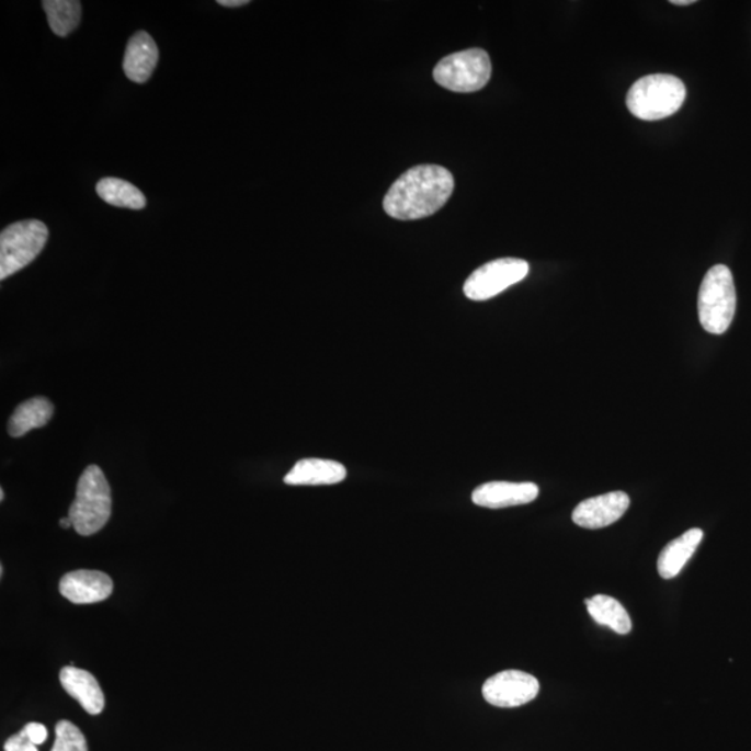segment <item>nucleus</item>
Segmentation results:
<instances>
[{
    "label": "nucleus",
    "mask_w": 751,
    "mask_h": 751,
    "mask_svg": "<svg viewBox=\"0 0 751 751\" xmlns=\"http://www.w3.org/2000/svg\"><path fill=\"white\" fill-rule=\"evenodd\" d=\"M454 186L453 173L443 166H417L391 185L383 200V209L397 220L424 219L447 204Z\"/></svg>",
    "instance_id": "1"
},
{
    "label": "nucleus",
    "mask_w": 751,
    "mask_h": 751,
    "mask_svg": "<svg viewBox=\"0 0 751 751\" xmlns=\"http://www.w3.org/2000/svg\"><path fill=\"white\" fill-rule=\"evenodd\" d=\"M686 100V87L671 75H651L630 87L626 105L640 121L656 122L675 115Z\"/></svg>",
    "instance_id": "2"
},
{
    "label": "nucleus",
    "mask_w": 751,
    "mask_h": 751,
    "mask_svg": "<svg viewBox=\"0 0 751 751\" xmlns=\"http://www.w3.org/2000/svg\"><path fill=\"white\" fill-rule=\"evenodd\" d=\"M111 486L100 466L90 465L81 475L76 499L70 507L72 527L81 536L95 535L111 520Z\"/></svg>",
    "instance_id": "3"
},
{
    "label": "nucleus",
    "mask_w": 751,
    "mask_h": 751,
    "mask_svg": "<svg viewBox=\"0 0 751 751\" xmlns=\"http://www.w3.org/2000/svg\"><path fill=\"white\" fill-rule=\"evenodd\" d=\"M697 308L698 319L708 333L724 334L729 329L737 312V288L728 266L709 269L698 292Z\"/></svg>",
    "instance_id": "4"
},
{
    "label": "nucleus",
    "mask_w": 751,
    "mask_h": 751,
    "mask_svg": "<svg viewBox=\"0 0 751 751\" xmlns=\"http://www.w3.org/2000/svg\"><path fill=\"white\" fill-rule=\"evenodd\" d=\"M45 223L29 219L10 225L0 235V278L7 280L34 262L48 241Z\"/></svg>",
    "instance_id": "5"
},
{
    "label": "nucleus",
    "mask_w": 751,
    "mask_h": 751,
    "mask_svg": "<svg viewBox=\"0 0 751 751\" xmlns=\"http://www.w3.org/2000/svg\"><path fill=\"white\" fill-rule=\"evenodd\" d=\"M433 77L445 90L459 93L480 91L491 77L490 56L478 48L457 52L439 61Z\"/></svg>",
    "instance_id": "6"
},
{
    "label": "nucleus",
    "mask_w": 751,
    "mask_h": 751,
    "mask_svg": "<svg viewBox=\"0 0 751 751\" xmlns=\"http://www.w3.org/2000/svg\"><path fill=\"white\" fill-rule=\"evenodd\" d=\"M530 273V263L517 258H501L476 269L464 284L466 297L487 300L522 282Z\"/></svg>",
    "instance_id": "7"
},
{
    "label": "nucleus",
    "mask_w": 751,
    "mask_h": 751,
    "mask_svg": "<svg viewBox=\"0 0 751 751\" xmlns=\"http://www.w3.org/2000/svg\"><path fill=\"white\" fill-rule=\"evenodd\" d=\"M541 683L531 673L509 670L497 673L485 682L481 693L491 706L515 708L535 701Z\"/></svg>",
    "instance_id": "8"
},
{
    "label": "nucleus",
    "mask_w": 751,
    "mask_h": 751,
    "mask_svg": "<svg viewBox=\"0 0 751 751\" xmlns=\"http://www.w3.org/2000/svg\"><path fill=\"white\" fill-rule=\"evenodd\" d=\"M629 505L628 494L624 491H611L580 502L572 512V521L584 530H603L619 521Z\"/></svg>",
    "instance_id": "9"
},
{
    "label": "nucleus",
    "mask_w": 751,
    "mask_h": 751,
    "mask_svg": "<svg viewBox=\"0 0 751 751\" xmlns=\"http://www.w3.org/2000/svg\"><path fill=\"white\" fill-rule=\"evenodd\" d=\"M538 496V487L531 481L512 483V481H490L475 489L474 504L489 510L509 509V507L531 504Z\"/></svg>",
    "instance_id": "10"
},
{
    "label": "nucleus",
    "mask_w": 751,
    "mask_h": 751,
    "mask_svg": "<svg viewBox=\"0 0 751 751\" xmlns=\"http://www.w3.org/2000/svg\"><path fill=\"white\" fill-rule=\"evenodd\" d=\"M61 595L75 604H93L111 598L113 582L109 574L80 569L65 574L60 580Z\"/></svg>",
    "instance_id": "11"
},
{
    "label": "nucleus",
    "mask_w": 751,
    "mask_h": 751,
    "mask_svg": "<svg viewBox=\"0 0 751 751\" xmlns=\"http://www.w3.org/2000/svg\"><path fill=\"white\" fill-rule=\"evenodd\" d=\"M159 60V50L152 36L147 31H138L128 41L124 55L123 69L128 80L144 84L147 82Z\"/></svg>",
    "instance_id": "12"
},
{
    "label": "nucleus",
    "mask_w": 751,
    "mask_h": 751,
    "mask_svg": "<svg viewBox=\"0 0 751 751\" xmlns=\"http://www.w3.org/2000/svg\"><path fill=\"white\" fill-rule=\"evenodd\" d=\"M60 683L91 716H98L105 708V696L92 673L71 665L65 667L60 671Z\"/></svg>",
    "instance_id": "13"
},
{
    "label": "nucleus",
    "mask_w": 751,
    "mask_h": 751,
    "mask_svg": "<svg viewBox=\"0 0 751 751\" xmlns=\"http://www.w3.org/2000/svg\"><path fill=\"white\" fill-rule=\"evenodd\" d=\"M346 478L343 464L331 459L307 458L294 465L284 478L288 486H330L341 483Z\"/></svg>",
    "instance_id": "14"
},
{
    "label": "nucleus",
    "mask_w": 751,
    "mask_h": 751,
    "mask_svg": "<svg viewBox=\"0 0 751 751\" xmlns=\"http://www.w3.org/2000/svg\"><path fill=\"white\" fill-rule=\"evenodd\" d=\"M703 536L702 530H691L670 544H667L664 550L660 554L659 561H657L660 577L662 579L676 578L683 567L686 566L689 559L696 553L697 547L701 546Z\"/></svg>",
    "instance_id": "15"
},
{
    "label": "nucleus",
    "mask_w": 751,
    "mask_h": 751,
    "mask_svg": "<svg viewBox=\"0 0 751 751\" xmlns=\"http://www.w3.org/2000/svg\"><path fill=\"white\" fill-rule=\"evenodd\" d=\"M54 416V406L45 397H35L15 408L10 418L8 432L12 437H23L33 429L44 428Z\"/></svg>",
    "instance_id": "16"
},
{
    "label": "nucleus",
    "mask_w": 751,
    "mask_h": 751,
    "mask_svg": "<svg viewBox=\"0 0 751 751\" xmlns=\"http://www.w3.org/2000/svg\"><path fill=\"white\" fill-rule=\"evenodd\" d=\"M590 616L599 625L607 626L613 629L615 634L628 635L631 630V619L628 611L618 600L610 598V595L598 594L592 599L584 601Z\"/></svg>",
    "instance_id": "17"
},
{
    "label": "nucleus",
    "mask_w": 751,
    "mask_h": 751,
    "mask_svg": "<svg viewBox=\"0 0 751 751\" xmlns=\"http://www.w3.org/2000/svg\"><path fill=\"white\" fill-rule=\"evenodd\" d=\"M96 193L106 204L117 206V208L139 210L144 209L145 205H147V200H145L141 191L136 185L122 179H102L96 184Z\"/></svg>",
    "instance_id": "18"
},
{
    "label": "nucleus",
    "mask_w": 751,
    "mask_h": 751,
    "mask_svg": "<svg viewBox=\"0 0 751 751\" xmlns=\"http://www.w3.org/2000/svg\"><path fill=\"white\" fill-rule=\"evenodd\" d=\"M43 7L54 34L67 36L79 27L82 14L79 0H44Z\"/></svg>",
    "instance_id": "19"
},
{
    "label": "nucleus",
    "mask_w": 751,
    "mask_h": 751,
    "mask_svg": "<svg viewBox=\"0 0 751 751\" xmlns=\"http://www.w3.org/2000/svg\"><path fill=\"white\" fill-rule=\"evenodd\" d=\"M52 751H88L84 733L70 721H59Z\"/></svg>",
    "instance_id": "20"
},
{
    "label": "nucleus",
    "mask_w": 751,
    "mask_h": 751,
    "mask_svg": "<svg viewBox=\"0 0 751 751\" xmlns=\"http://www.w3.org/2000/svg\"><path fill=\"white\" fill-rule=\"evenodd\" d=\"M4 751H38V748L31 742L27 732L23 728L19 733L13 735L4 743Z\"/></svg>",
    "instance_id": "21"
},
{
    "label": "nucleus",
    "mask_w": 751,
    "mask_h": 751,
    "mask_svg": "<svg viewBox=\"0 0 751 751\" xmlns=\"http://www.w3.org/2000/svg\"><path fill=\"white\" fill-rule=\"evenodd\" d=\"M24 729L25 732H27L31 742L35 746L43 744L45 743V740L48 739V729H46L43 724L30 722L29 725H25Z\"/></svg>",
    "instance_id": "22"
},
{
    "label": "nucleus",
    "mask_w": 751,
    "mask_h": 751,
    "mask_svg": "<svg viewBox=\"0 0 751 751\" xmlns=\"http://www.w3.org/2000/svg\"><path fill=\"white\" fill-rule=\"evenodd\" d=\"M217 3L225 8H240L250 2H248V0H219Z\"/></svg>",
    "instance_id": "23"
},
{
    "label": "nucleus",
    "mask_w": 751,
    "mask_h": 751,
    "mask_svg": "<svg viewBox=\"0 0 751 751\" xmlns=\"http://www.w3.org/2000/svg\"><path fill=\"white\" fill-rule=\"evenodd\" d=\"M672 4H676V7H689V4H693L694 0H672Z\"/></svg>",
    "instance_id": "24"
},
{
    "label": "nucleus",
    "mask_w": 751,
    "mask_h": 751,
    "mask_svg": "<svg viewBox=\"0 0 751 751\" xmlns=\"http://www.w3.org/2000/svg\"><path fill=\"white\" fill-rule=\"evenodd\" d=\"M60 526L64 527V530H69V527L72 526V522L69 516L64 517V520H60Z\"/></svg>",
    "instance_id": "25"
},
{
    "label": "nucleus",
    "mask_w": 751,
    "mask_h": 751,
    "mask_svg": "<svg viewBox=\"0 0 751 751\" xmlns=\"http://www.w3.org/2000/svg\"><path fill=\"white\" fill-rule=\"evenodd\" d=\"M3 500H4V491L2 489V490H0V501H3Z\"/></svg>",
    "instance_id": "26"
}]
</instances>
